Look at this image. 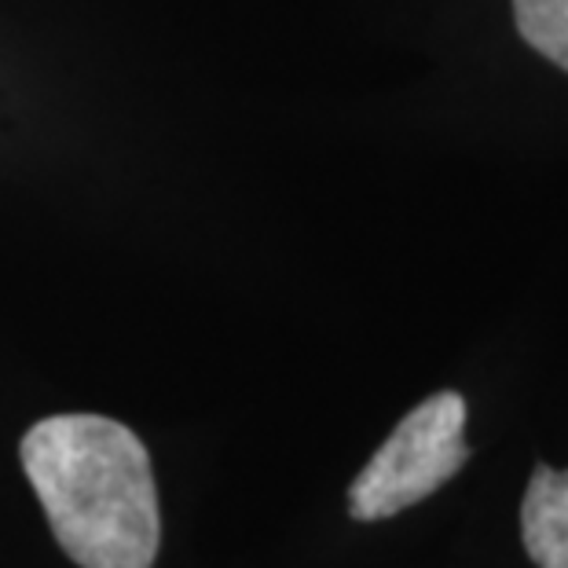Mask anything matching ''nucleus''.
Segmentation results:
<instances>
[{
	"label": "nucleus",
	"mask_w": 568,
	"mask_h": 568,
	"mask_svg": "<svg viewBox=\"0 0 568 568\" xmlns=\"http://www.w3.org/2000/svg\"><path fill=\"white\" fill-rule=\"evenodd\" d=\"M22 469L59 547L81 568H151L159 558V491L129 426L103 415H52L22 437Z\"/></svg>",
	"instance_id": "f257e3e1"
},
{
	"label": "nucleus",
	"mask_w": 568,
	"mask_h": 568,
	"mask_svg": "<svg viewBox=\"0 0 568 568\" xmlns=\"http://www.w3.org/2000/svg\"><path fill=\"white\" fill-rule=\"evenodd\" d=\"M466 400L437 393L407 410L364 474L348 488V514L356 521H385L444 488L466 466Z\"/></svg>",
	"instance_id": "f03ea898"
},
{
	"label": "nucleus",
	"mask_w": 568,
	"mask_h": 568,
	"mask_svg": "<svg viewBox=\"0 0 568 568\" xmlns=\"http://www.w3.org/2000/svg\"><path fill=\"white\" fill-rule=\"evenodd\" d=\"M521 539L536 568H568V469L536 466L521 503Z\"/></svg>",
	"instance_id": "7ed1b4c3"
},
{
	"label": "nucleus",
	"mask_w": 568,
	"mask_h": 568,
	"mask_svg": "<svg viewBox=\"0 0 568 568\" xmlns=\"http://www.w3.org/2000/svg\"><path fill=\"white\" fill-rule=\"evenodd\" d=\"M521 38L568 74V0H514Z\"/></svg>",
	"instance_id": "20e7f679"
}]
</instances>
